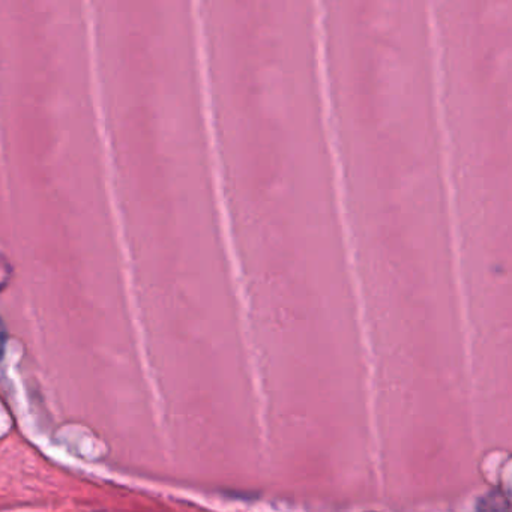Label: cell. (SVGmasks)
Instances as JSON below:
<instances>
[{
	"label": "cell",
	"instance_id": "1",
	"mask_svg": "<svg viewBox=\"0 0 512 512\" xmlns=\"http://www.w3.org/2000/svg\"><path fill=\"white\" fill-rule=\"evenodd\" d=\"M478 512H512V494L493 490L481 497L476 506Z\"/></svg>",
	"mask_w": 512,
	"mask_h": 512
}]
</instances>
